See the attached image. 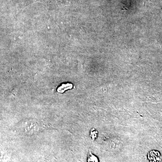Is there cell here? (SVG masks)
I'll return each mask as SVG.
<instances>
[{
  "instance_id": "2",
  "label": "cell",
  "mask_w": 162,
  "mask_h": 162,
  "mask_svg": "<svg viewBox=\"0 0 162 162\" xmlns=\"http://www.w3.org/2000/svg\"><path fill=\"white\" fill-rule=\"evenodd\" d=\"M73 85L71 83H67V84H62L61 86L59 87L57 89V91L59 93H63L66 90L72 88Z\"/></svg>"
},
{
  "instance_id": "1",
  "label": "cell",
  "mask_w": 162,
  "mask_h": 162,
  "mask_svg": "<svg viewBox=\"0 0 162 162\" xmlns=\"http://www.w3.org/2000/svg\"><path fill=\"white\" fill-rule=\"evenodd\" d=\"M25 129L28 133H33L38 130V126L34 122H26L25 124Z\"/></svg>"
},
{
  "instance_id": "3",
  "label": "cell",
  "mask_w": 162,
  "mask_h": 162,
  "mask_svg": "<svg viewBox=\"0 0 162 162\" xmlns=\"http://www.w3.org/2000/svg\"><path fill=\"white\" fill-rule=\"evenodd\" d=\"M149 1H151V0H149Z\"/></svg>"
}]
</instances>
